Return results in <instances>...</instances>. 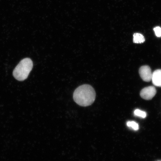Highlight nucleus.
<instances>
[{"label":"nucleus","mask_w":161,"mask_h":161,"mask_svg":"<svg viewBox=\"0 0 161 161\" xmlns=\"http://www.w3.org/2000/svg\"><path fill=\"white\" fill-rule=\"evenodd\" d=\"M73 98L74 101L80 106H89L93 103L95 100L96 92L92 86L84 84L75 90Z\"/></svg>","instance_id":"obj_1"},{"label":"nucleus","mask_w":161,"mask_h":161,"mask_svg":"<svg viewBox=\"0 0 161 161\" xmlns=\"http://www.w3.org/2000/svg\"><path fill=\"white\" fill-rule=\"evenodd\" d=\"M33 67V62L30 58L22 60L14 70V77L19 81H23L27 79Z\"/></svg>","instance_id":"obj_2"},{"label":"nucleus","mask_w":161,"mask_h":161,"mask_svg":"<svg viewBox=\"0 0 161 161\" xmlns=\"http://www.w3.org/2000/svg\"><path fill=\"white\" fill-rule=\"evenodd\" d=\"M156 92V88L154 86H148L141 91L140 96L144 99L150 100L155 96Z\"/></svg>","instance_id":"obj_3"},{"label":"nucleus","mask_w":161,"mask_h":161,"mask_svg":"<svg viewBox=\"0 0 161 161\" xmlns=\"http://www.w3.org/2000/svg\"><path fill=\"white\" fill-rule=\"evenodd\" d=\"M139 74L144 81L149 82L152 80L153 73L149 66L146 65L142 66L139 70Z\"/></svg>","instance_id":"obj_4"},{"label":"nucleus","mask_w":161,"mask_h":161,"mask_svg":"<svg viewBox=\"0 0 161 161\" xmlns=\"http://www.w3.org/2000/svg\"><path fill=\"white\" fill-rule=\"evenodd\" d=\"M152 80L154 86L161 87V69L156 70L153 72Z\"/></svg>","instance_id":"obj_5"},{"label":"nucleus","mask_w":161,"mask_h":161,"mask_svg":"<svg viewBox=\"0 0 161 161\" xmlns=\"http://www.w3.org/2000/svg\"><path fill=\"white\" fill-rule=\"evenodd\" d=\"M133 37V41L134 43H142L145 41L144 36L140 33H135Z\"/></svg>","instance_id":"obj_6"},{"label":"nucleus","mask_w":161,"mask_h":161,"mask_svg":"<svg viewBox=\"0 0 161 161\" xmlns=\"http://www.w3.org/2000/svg\"><path fill=\"white\" fill-rule=\"evenodd\" d=\"M134 114L135 116L142 118H146L147 116V114L145 112L138 109L135 110Z\"/></svg>","instance_id":"obj_7"},{"label":"nucleus","mask_w":161,"mask_h":161,"mask_svg":"<svg viewBox=\"0 0 161 161\" xmlns=\"http://www.w3.org/2000/svg\"><path fill=\"white\" fill-rule=\"evenodd\" d=\"M127 125L129 127L135 130H137L139 129V125L137 123L134 121H128L127 123Z\"/></svg>","instance_id":"obj_8"},{"label":"nucleus","mask_w":161,"mask_h":161,"mask_svg":"<svg viewBox=\"0 0 161 161\" xmlns=\"http://www.w3.org/2000/svg\"><path fill=\"white\" fill-rule=\"evenodd\" d=\"M154 31L157 37H161V28L160 27H155Z\"/></svg>","instance_id":"obj_9"}]
</instances>
